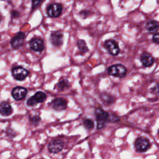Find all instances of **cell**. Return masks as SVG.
I'll return each mask as SVG.
<instances>
[{
  "instance_id": "30bf717a",
  "label": "cell",
  "mask_w": 159,
  "mask_h": 159,
  "mask_svg": "<svg viewBox=\"0 0 159 159\" xmlns=\"http://www.w3.org/2000/svg\"><path fill=\"white\" fill-rule=\"evenodd\" d=\"M29 45L32 50L35 52H42L44 49V43L42 39L33 38L29 42Z\"/></svg>"
},
{
  "instance_id": "7402d4cb",
  "label": "cell",
  "mask_w": 159,
  "mask_h": 159,
  "mask_svg": "<svg viewBox=\"0 0 159 159\" xmlns=\"http://www.w3.org/2000/svg\"><path fill=\"white\" fill-rule=\"evenodd\" d=\"M30 120L32 124H37L40 121V117L37 116H35L32 117L30 118Z\"/></svg>"
},
{
  "instance_id": "d6986e66",
  "label": "cell",
  "mask_w": 159,
  "mask_h": 159,
  "mask_svg": "<svg viewBox=\"0 0 159 159\" xmlns=\"http://www.w3.org/2000/svg\"><path fill=\"white\" fill-rule=\"evenodd\" d=\"M84 126L88 130H91L94 127V122L90 119H85L83 120Z\"/></svg>"
},
{
  "instance_id": "52a82bcc",
  "label": "cell",
  "mask_w": 159,
  "mask_h": 159,
  "mask_svg": "<svg viewBox=\"0 0 159 159\" xmlns=\"http://www.w3.org/2000/svg\"><path fill=\"white\" fill-rule=\"evenodd\" d=\"M63 142L60 139L52 140L48 145V151L52 153H57L60 152L63 148Z\"/></svg>"
},
{
  "instance_id": "ffe728a7",
  "label": "cell",
  "mask_w": 159,
  "mask_h": 159,
  "mask_svg": "<svg viewBox=\"0 0 159 159\" xmlns=\"http://www.w3.org/2000/svg\"><path fill=\"white\" fill-rule=\"evenodd\" d=\"M37 104V102L35 101V99L33 96H31L30 98H29L27 101V104L29 106H34L36 105Z\"/></svg>"
},
{
  "instance_id": "8fae6325",
  "label": "cell",
  "mask_w": 159,
  "mask_h": 159,
  "mask_svg": "<svg viewBox=\"0 0 159 159\" xmlns=\"http://www.w3.org/2000/svg\"><path fill=\"white\" fill-rule=\"evenodd\" d=\"M50 40L53 46L59 47L63 43V34L58 31L54 32L50 35Z\"/></svg>"
},
{
  "instance_id": "44dd1931",
  "label": "cell",
  "mask_w": 159,
  "mask_h": 159,
  "mask_svg": "<svg viewBox=\"0 0 159 159\" xmlns=\"http://www.w3.org/2000/svg\"><path fill=\"white\" fill-rule=\"evenodd\" d=\"M32 9L37 8L44 0H32Z\"/></svg>"
},
{
  "instance_id": "484cf974",
  "label": "cell",
  "mask_w": 159,
  "mask_h": 159,
  "mask_svg": "<svg viewBox=\"0 0 159 159\" xmlns=\"http://www.w3.org/2000/svg\"><path fill=\"white\" fill-rule=\"evenodd\" d=\"M158 135H159V130H158Z\"/></svg>"
},
{
  "instance_id": "7c38bea8",
  "label": "cell",
  "mask_w": 159,
  "mask_h": 159,
  "mask_svg": "<svg viewBox=\"0 0 159 159\" xmlns=\"http://www.w3.org/2000/svg\"><path fill=\"white\" fill-rule=\"evenodd\" d=\"M140 61L144 67H149L153 64L155 60L150 53L143 52L140 56Z\"/></svg>"
},
{
  "instance_id": "cb8c5ba5",
  "label": "cell",
  "mask_w": 159,
  "mask_h": 159,
  "mask_svg": "<svg viewBox=\"0 0 159 159\" xmlns=\"http://www.w3.org/2000/svg\"><path fill=\"white\" fill-rule=\"evenodd\" d=\"M11 14H12V16L13 17H17V16H19V13H18L17 11H12Z\"/></svg>"
},
{
  "instance_id": "8992f818",
  "label": "cell",
  "mask_w": 159,
  "mask_h": 159,
  "mask_svg": "<svg viewBox=\"0 0 159 159\" xmlns=\"http://www.w3.org/2000/svg\"><path fill=\"white\" fill-rule=\"evenodd\" d=\"M14 78L18 81H23L29 75L28 71L22 66H16L12 70Z\"/></svg>"
},
{
  "instance_id": "9a60e30c",
  "label": "cell",
  "mask_w": 159,
  "mask_h": 159,
  "mask_svg": "<svg viewBox=\"0 0 159 159\" xmlns=\"http://www.w3.org/2000/svg\"><path fill=\"white\" fill-rule=\"evenodd\" d=\"M146 29L150 32H155L159 29V22L155 20H151L147 23Z\"/></svg>"
},
{
  "instance_id": "3957f363",
  "label": "cell",
  "mask_w": 159,
  "mask_h": 159,
  "mask_svg": "<svg viewBox=\"0 0 159 159\" xmlns=\"http://www.w3.org/2000/svg\"><path fill=\"white\" fill-rule=\"evenodd\" d=\"M150 141L143 137H138L134 143L135 148L138 152H145L150 147Z\"/></svg>"
},
{
  "instance_id": "6da1fadb",
  "label": "cell",
  "mask_w": 159,
  "mask_h": 159,
  "mask_svg": "<svg viewBox=\"0 0 159 159\" xmlns=\"http://www.w3.org/2000/svg\"><path fill=\"white\" fill-rule=\"evenodd\" d=\"M95 114L97 121V128L98 129H101L109 121V114L103 111L101 108H97L95 110Z\"/></svg>"
},
{
  "instance_id": "5b68a950",
  "label": "cell",
  "mask_w": 159,
  "mask_h": 159,
  "mask_svg": "<svg viewBox=\"0 0 159 159\" xmlns=\"http://www.w3.org/2000/svg\"><path fill=\"white\" fill-rule=\"evenodd\" d=\"M104 47L112 55H117L120 52L118 43L112 39L107 40L104 43Z\"/></svg>"
},
{
  "instance_id": "d4e9b609",
  "label": "cell",
  "mask_w": 159,
  "mask_h": 159,
  "mask_svg": "<svg viewBox=\"0 0 159 159\" xmlns=\"http://www.w3.org/2000/svg\"><path fill=\"white\" fill-rule=\"evenodd\" d=\"M157 92L159 93V84L157 85Z\"/></svg>"
},
{
  "instance_id": "5bb4252c",
  "label": "cell",
  "mask_w": 159,
  "mask_h": 159,
  "mask_svg": "<svg viewBox=\"0 0 159 159\" xmlns=\"http://www.w3.org/2000/svg\"><path fill=\"white\" fill-rule=\"evenodd\" d=\"M0 112L1 115L8 116L12 112V108L10 104L7 102H2L0 106Z\"/></svg>"
},
{
  "instance_id": "603a6c76",
  "label": "cell",
  "mask_w": 159,
  "mask_h": 159,
  "mask_svg": "<svg viewBox=\"0 0 159 159\" xmlns=\"http://www.w3.org/2000/svg\"><path fill=\"white\" fill-rule=\"evenodd\" d=\"M152 40H153V42L159 44V33H157V34H155L153 35V38H152Z\"/></svg>"
},
{
  "instance_id": "277c9868",
  "label": "cell",
  "mask_w": 159,
  "mask_h": 159,
  "mask_svg": "<svg viewBox=\"0 0 159 159\" xmlns=\"http://www.w3.org/2000/svg\"><path fill=\"white\" fill-rule=\"evenodd\" d=\"M62 12V6L58 3H52L47 9V14L50 17H57Z\"/></svg>"
},
{
  "instance_id": "4fadbf2b",
  "label": "cell",
  "mask_w": 159,
  "mask_h": 159,
  "mask_svg": "<svg viewBox=\"0 0 159 159\" xmlns=\"http://www.w3.org/2000/svg\"><path fill=\"white\" fill-rule=\"evenodd\" d=\"M52 106L57 111H63L67 107V101L61 98H56L52 102Z\"/></svg>"
},
{
  "instance_id": "2e32d148",
  "label": "cell",
  "mask_w": 159,
  "mask_h": 159,
  "mask_svg": "<svg viewBox=\"0 0 159 159\" xmlns=\"http://www.w3.org/2000/svg\"><path fill=\"white\" fill-rule=\"evenodd\" d=\"M33 96L37 103L43 102V101H45L47 98L46 94L42 91H37Z\"/></svg>"
},
{
  "instance_id": "9c48e42d",
  "label": "cell",
  "mask_w": 159,
  "mask_h": 159,
  "mask_svg": "<svg viewBox=\"0 0 159 159\" xmlns=\"http://www.w3.org/2000/svg\"><path fill=\"white\" fill-rule=\"evenodd\" d=\"M27 93L26 88L22 86H16L13 88L12 91V96L17 101L24 99Z\"/></svg>"
},
{
  "instance_id": "ba28073f",
  "label": "cell",
  "mask_w": 159,
  "mask_h": 159,
  "mask_svg": "<svg viewBox=\"0 0 159 159\" xmlns=\"http://www.w3.org/2000/svg\"><path fill=\"white\" fill-rule=\"evenodd\" d=\"M25 34L22 32H18L11 40V45L14 49H17L21 47L24 42Z\"/></svg>"
},
{
  "instance_id": "ac0fdd59",
  "label": "cell",
  "mask_w": 159,
  "mask_h": 159,
  "mask_svg": "<svg viewBox=\"0 0 159 159\" xmlns=\"http://www.w3.org/2000/svg\"><path fill=\"white\" fill-rule=\"evenodd\" d=\"M77 45L81 53H86L88 51V48L86 44V42L83 40H79L77 42Z\"/></svg>"
},
{
  "instance_id": "7a4b0ae2",
  "label": "cell",
  "mask_w": 159,
  "mask_h": 159,
  "mask_svg": "<svg viewBox=\"0 0 159 159\" xmlns=\"http://www.w3.org/2000/svg\"><path fill=\"white\" fill-rule=\"evenodd\" d=\"M127 73L126 68L121 64H116L111 66L108 68V73L112 76L123 78Z\"/></svg>"
},
{
  "instance_id": "e0dca14e",
  "label": "cell",
  "mask_w": 159,
  "mask_h": 159,
  "mask_svg": "<svg viewBox=\"0 0 159 159\" xmlns=\"http://www.w3.org/2000/svg\"><path fill=\"white\" fill-rule=\"evenodd\" d=\"M70 83L68 81V80H61L60 81H59L57 85H56V88L59 90V91H63L65 89L68 88L69 87Z\"/></svg>"
}]
</instances>
